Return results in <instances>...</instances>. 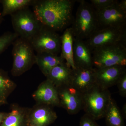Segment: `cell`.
<instances>
[{
	"label": "cell",
	"mask_w": 126,
	"mask_h": 126,
	"mask_svg": "<svg viewBox=\"0 0 126 126\" xmlns=\"http://www.w3.org/2000/svg\"><path fill=\"white\" fill-rule=\"evenodd\" d=\"M77 0H35L33 11L38 20L44 27L55 32L65 30L72 24L73 8Z\"/></svg>",
	"instance_id": "cell-1"
},
{
	"label": "cell",
	"mask_w": 126,
	"mask_h": 126,
	"mask_svg": "<svg viewBox=\"0 0 126 126\" xmlns=\"http://www.w3.org/2000/svg\"><path fill=\"white\" fill-rule=\"evenodd\" d=\"M76 16L70 27L75 38L86 40L98 29L96 11L90 3L79 0Z\"/></svg>",
	"instance_id": "cell-2"
},
{
	"label": "cell",
	"mask_w": 126,
	"mask_h": 126,
	"mask_svg": "<svg viewBox=\"0 0 126 126\" xmlns=\"http://www.w3.org/2000/svg\"><path fill=\"white\" fill-rule=\"evenodd\" d=\"M111 94L108 89H105L95 84L86 93L83 94L82 109L95 121L103 118L111 99Z\"/></svg>",
	"instance_id": "cell-3"
},
{
	"label": "cell",
	"mask_w": 126,
	"mask_h": 126,
	"mask_svg": "<svg viewBox=\"0 0 126 126\" xmlns=\"http://www.w3.org/2000/svg\"><path fill=\"white\" fill-rule=\"evenodd\" d=\"M13 44L11 73L14 77H18L29 70L35 63V55L29 41L18 37Z\"/></svg>",
	"instance_id": "cell-4"
},
{
	"label": "cell",
	"mask_w": 126,
	"mask_h": 126,
	"mask_svg": "<svg viewBox=\"0 0 126 126\" xmlns=\"http://www.w3.org/2000/svg\"><path fill=\"white\" fill-rule=\"evenodd\" d=\"M93 67L99 68L116 65L126 66V45H113L92 51Z\"/></svg>",
	"instance_id": "cell-5"
},
{
	"label": "cell",
	"mask_w": 126,
	"mask_h": 126,
	"mask_svg": "<svg viewBox=\"0 0 126 126\" xmlns=\"http://www.w3.org/2000/svg\"><path fill=\"white\" fill-rule=\"evenodd\" d=\"M15 33L30 41L43 27L33 12L26 7L11 15Z\"/></svg>",
	"instance_id": "cell-6"
},
{
	"label": "cell",
	"mask_w": 126,
	"mask_h": 126,
	"mask_svg": "<svg viewBox=\"0 0 126 126\" xmlns=\"http://www.w3.org/2000/svg\"><path fill=\"white\" fill-rule=\"evenodd\" d=\"M92 50L113 45H126V28L107 27L98 28L91 36L85 40Z\"/></svg>",
	"instance_id": "cell-7"
},
{
	"label": "cell",
	"mask_w": 126,
	"mask_h": 126,
	"mask_svg": "<svg viewBox=\"0 0 126 126\" xmlns=\"http://www.w3.org/2000/svg\"><path fill=\"white\" fill-rule=\"evenodd\" d=\"M95 11L98 28L126 27V0L119 1L107 8Z\"/></svg>",
	"instance_id": "cell-8"
},
{
	"label": "cell",
	"mask_w": 126,
	"mask_h": 126,
	"mask_svg": "<svg viewBox=\"0 0 126 126\" xmlns=\"http://www.w3.org/2000/svg\"><path fill=\"white\" fill-rule=\"evenodd\" d=\"M30 42L37 53L58 55L61 52V36L56 32L44 26Z\"/></svg>",
	"instance_id": "cell-9"
},
{
	"label": "cell",
	"mask_w": 126,
	"mask_h": 126,
	"mask_svg": "<svg viewBox=\"0 0 126 126\" xmlns=\"http://www.w3.org/2000/svg\"><path fill=\"white\" fill-rule=\"evenodd\" d=\"M60 107L70 115H75L83 108V94L69 85L58 89Z\"/></svg>",
	"instance_id": "cell-10"
},
{
	"label": "cell",
	"mask_w": 126,
	"mask_h": 126,
	"mask_svg": "<svg viewBox=\"0 0 126 126\" xmlns=\"http://www.w3.org/2000/svg\"><path fill=\"white\" fill-rule=\"evenodd\" d=\"M51 106L36 103L29 109L27 116V126H49L58 118Z\"/></svg>",
	"instance_id": "cell-11"
},
{
	"label": "cell",
	"mask_w": 126,
	"mask_h": 126,
	"mask_svg": "<svg viewBox=\"0 0 126 126\" xmlns=\"http://www.w3.org/2000/svg\"><path fill=\"white\" fill-rule=\"evenodd\" d=\"M94 68L95 84L105 89L116 85L119 78L126 72V66L121 65Z\"/></svg>",
	"instance_id": "cell-12"
},
{
	"label": "cell",
	"mask_w": 126,
	"mask_h": 126,
	"mask_svg": "<svg viewBox=\"0 0 126 126\" xmlns=\"http://www.w3.org/2000/svg\"><path fill=\"white\" fill-rule=\"evenodd\" d=\"M32 97L37 104L60 107L58 89L47 79L40 84Z\"/></svg>",
	"instance_id": "cell-13"
},
{
	"label": "cell",
	"mask_w": 126,
	"mask_h": 126,
	"mask_svg": "<svg viewBox=\"0 0 126 126\" xmlns=\"http://www.w3.org/2000/svg\"><path fill=\"white\" fill-rule=\"evenodd\" d=\"M95 84L94 68H75L73 69L70 86L81 93H86Z\"/></svg>",
	"instance_id": "cell-14"
},
{
	"label": "cell",
	"mask_w": 126,
	"mask_h": 126,
	"mask_svg": "<svg viewBox=\"0 0 126 126\" xmlns=\"http://www.w3.org/2000/svg\"><path fill=\"white\" fill-rule=\"evenodd\" d=\"M73 55L75 68H93L92 51L85 40L75 38Z\"/></svg>",
	"instance_id": "cell-15"
},
{
	"label": "cell",
	"mask_w": 126,
	"mask_h": 126,
	"mask_svg": "<svg viewBox=\"0 0 126 126\" xmlns=\"http://www.w3.org/2000/svg\"><path fill=\"white\" fill-rule=\"evenodd\" d=\"M72 74L73 69L65 62L53 68L46 78L58 89L70 85Z\"/></svg>",
	"instance_id": "cell-16"
},
{
	"label": "cell",
	"mask_w": 126,
	"mask_h": 126,
	"mask_svg": "<svg viewBox=\"0 0 126 126\" xmlns=\"http://www.w3.org/2000/svg\"><path fill=\"white\" fill-rule=\"evenodd\" d=\"M75 36L70 27L65 29L61 36V56L67 65L72 69L75 68L73 59V46Z\"/></svg>",
	"instance_id": "cell-17"
},
{
	"label": "cell",
	"mask_w": 126,
	"mask_h": 126,
	"mask_svg": "<svg viewBox=\"0 0 126 126\" xmlns=\"http://www.w3.org/2000/svg\"><path fill=\"white\" fill-rule=\"evenodd\" d=\"M29 109L16 104L11 106V110L0 126H27V116Z\"/></svg>",
	"instance_id": "cell-18"
},
{
	"label": "cell",
	"mask_w": 126,
	"mask_h": 126,
	"mask_svg": "<svg viewBox=\"0 0 126 126\" xmlns=\"http://www.w3.org/2000/svg\"><path fill=\"white\" fill-rule=\"evenodd\" d=\"M64 62L61 55L48 53H37L35 55V63L46 77L53 68Z\"/></svg>",
	"instance_id": "cell-19"
},
{
	"label": "cell",
	"mask_w": 126,
	"mask_h": 126,
	"mask_svg": "<svg viewBox=\"0 0 126 126\" xmlns=\"http://www.w3.org/2000/svg\"><path fill=\"white\" fill-rule=\"evenodd\" d=\"M104 118L107 126H125L124 118L117 104L111 99Z\"/></svg>",
	"instance_id": "cell-20"
},
{
	"label": "cell",
	"mask_w": 126,
	"mask_h": 126,
	"mask_svg": "<svg viewBox=\"0 0 126 126\" xmlns=\"http://www.w3.org/2000/svg\"><path fill=\"white\" fill-rule=\"evenodd\" d=\"M16 86L7 73L0 69V107L7 104L9 95Z\"/></svg>",
	"instance_id": "cell-21"
},
{
	"label": "cell",
	"mask_w": 126,
	"mask_h": 126,
	"mask_svg": "<svg viewBox=\"0 0 126 126\" xmlns=\"http://www.w3.org/2000/svg\"><path fill=\"white\" fill-rule=\"evenodd\" d=\"M35 0H1L0 2L2 4L1 14L2 17L11 15L21 9L29 7L33 4Z\"/></svg>",
	"instance_id": "cell-22"
},
{
	"label": "cell",
	"mask_w": 126,
	"mask_h": 126,
	"mask_svg": "<svg viewBox=\"0 0 126 126\" xmlns=\"http://www.w3.org/2000/svg\"><path fill=\"white\" fill-rule=\"evenodd\" d=\"M18 37L15 32H6L0 36V54L13 44Z\"/></svg>",
	"instance_id": "cell-23"
},
{
	"label": "cell",
	"mask_w": 126,
	"mask_h": 126,
	"mask_svg": "<svg viewBox=\"0 0 126 126\" xmlns=\"http://www.w3.org/2000/svg\"><path fill=\"white\" fill-rule=\"evenodd\" d=\"M91 4L95 11L107 8L116 4L117 0H90Z\"/></svg>",
	"instance_id": "cell-24"
},
{
	"label": "cell",
	"mask_w": 126,
	"mask_h": 126,
	"mask_svg": "<svg viewBox=\"0 0 126 126\" xmlns=\"http://www.w3.org/2000/svg\"><path fill=\"white\" fill-rule=\"evenodd\" d=\"M119 94L123 97H126V72L119 78L117 83Z\"/></svg>",
	"instance_id": "cell-25"
},
{
	"label": "cell",
	"mask_w": 126,
	"mask_h": 126,
	"mask_svg": "<svg viewBox=\"0 0 126 126\" xmlns=\"http://www.w3.org/2000/svg\"><path fill=\"white\" fill-rule=\"evenodd\" d=\"M79 126H100L96 122V121L85 114L80 119Z\"/></svg>",
	"instance_id": "cell-26"
},
{
	"label": "cell",
	"mask_w": 126,
	"mask_h": 126,
	"mask_svg": "<svg viewBox=\"0 0 126 126\" xmlns=\"http://www.w3.org/2000/svg\"><path fill=\"white\" fill-rule=\"evenodd\" d=\"M7 113L0 112V126L7 115Z\"/></svg>",
	"instance_id": "cell-27"
},
{
	"label": "cell",
	"mask_w": 126,
	"mask_h": 126,
	"mask_svg": "<svg viewBox=\"0 0 126 126\" xmlns=\"http://www.w3.org/2000/svg\"><path fill=\"white\" fill-rule=\"evenodd\" d=\"M121 112L122 113L124 119H126V103L124 104L123 107L122 109L121 110Z\"/></svg>",
	"instance_id": "cell-28"
},
{
	"label": "cell",
	"mask_w": 126,
	"mask_h": 126,
	"mask_svg": "<svg viewBox=\"0 0 126 126\" xmlns=\"http://www.w3.org/2000/svg\"><path fill=\"white\" fill-rule=\"evenodd\" d=\"M2 14H1V11L0 9V24L1 23V21H2Z\"/></svg>",
	"instance_id": "cell-29"
}]
</instances>
